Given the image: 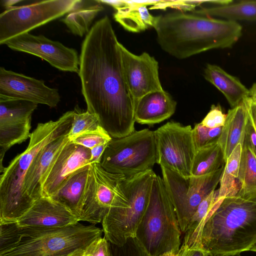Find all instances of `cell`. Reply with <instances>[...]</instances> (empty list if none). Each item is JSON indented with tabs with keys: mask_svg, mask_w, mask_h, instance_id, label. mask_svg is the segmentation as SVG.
<instances>
[{
	"mask_svg": "<svg viewBox=\"0 0 256 256\" xmlns=\"http://www.w3.org/2000/svg\"><path fill=\"white\" fill-rule=\"evenodd\" d=\"M37 104L0 96V172L2 160L12 146L30 138L32 116Z\"/></svg>",
	"mask_w": 256,
	"mask_h": 256,
	"instance_id": "13",
	"label": "cell"
},
{
	"mask_svg": "<svg viewBox=\"0 0 256 256\" xmlns=\"http://www.w3.org/2000/svg\"><path fill=\"white\" fill-rule=\"evenodd\" d=\"M74 110L68 111L56 120L38 124L31 133L26 148L4 168L0 176V224L16 222L31 208L22 193L28 170L44 147L68 134Z\"/></svg>",
	"mask_w": 256,
	"mask_h": 256,
	"instance_id": "5",
	"label": "cell"
},
{
	"mask_svg": "<svg viewBox=\"0 0 256 256\" xmlns=\"http://www.w3.org/2000/svg\"><path fill=\"white\" fill-rule=\"evenodd\" d=\"M73 110L72 127L68 134L70 140L101 126L97 117L88 111L82 112L78 108H76Z\"/></svg>",
	"mask_w": 256,
	"mask_h": 256,
	"instance_id": "31",
	"label": "cell"
},
{
	"mask_svg": "<svg viewBox=\"0 0 256 256\" xmlns=\"http://www.w3.org/2000/svg\"><path fill=\"white\" fill-rule=\"evenodd\" d=\"M192 12L213 18L220 17L227 20H256V0H242L224 6L202 8Z\"/></svg>",
	"mask_w": 256,
	"mask_h": 256,
	"instance_id": "27",
	"label": "cell"
},
{
	"mask_svg": "<svg viewBox=\"0 0 256 256\" xmlns=\"http://www.w3.org/2000/svg\"><path fill=\"white\" fill-rule=\"evenodd\" d=\"M103 230L79 222L63 228L21 227L0 224V256H82Z\"/></svg>",
	"mask_w": 256,
	"mask_h": 256,
	"instance_id": "3",
	"label": "cell"
},
{
	"mask_svg": "<svg viewBox=\"0 0 256 256\" xmlns=\"http://www.w3.org/2000/svg\"><path fill=\"white\" fill-rule=\"evenodd\" d=\"M90 150L70 140L62 148L48 172L42 186V196L50 197L78 170L90 164Z\"/></svg>",
	"mask_w": 256,
	"mask_h": 256,
	"instance_id": "17",
	"label": "cell"
},
{
	"mask_svg": "<svg viewBox=\"0 0 256 256\" xmlns=\"http://www.w3.org/2000/svg\"><path fill=\"white\" fill-rule=\"evenodd\" d=\"M119 46L124 78L134 102L151 92L164 90L154 58L146 52L134 54L120 42Z\"/></svg>",
	"mask_w": 256,
	"mask_h": 256,
	"instance_id": "15",
	"label": "cell"
},
{
	"mask_svg": "<svg viewBox=\"0 0 256 256\" xmlns=\"http://www.w3.org/2000/svg\"><path fill=\"white\" fill-rule=\"evenodd\" d=\"M70 141L68 134L63 135L44 147L36 156L24 178L22 193L32 206L42 196V186L48 172L62 148Z\"/></svg>",
	"mask_w": 256,
	"mask_h": 256,
	"instance_id": "19",
	"label": "cell"
},
{
	"mask_svg": "<svg viewBox=\"0 0 256 256\" xmlns=\"http://www.w3.org/2000/svg\"><path fill=\"white\" fill-rule=\"evenodd\" d=\"M152 170L125 176L124 186L129 200L126 208H110L102 222L104 237L112 244L122 246L135 238L148 206L152 182Z\"/></svg>",
	"mask_w": 256,
	"mask_h": 256,
	"instance_id": "7",
	"label": "cell"
},
{
	"mask_svg": "<svg viewBox=\"0 0 256 256\" xmlns=\"http://www.w3.org/2000/svg\"><path fill=\"white\" fill-rule=\"evenodd\" d=\"M248 200H252V201H253V202H256V194L250 197Z\"/></svg>",
	"mask_w": 256,
	"mask_h": 256,
	"instance_id": "45",
	"label": "cell"
},
{
	"mask_svg": "<svg viewBox=\"0 0 256 256\" xmlns=\"http://www.w3.org/2000/svg\"><path fill=\"white\" fill-rule=\"evenodd\" d=\"M243 145L248 146L256 156V130L249 116L246 126Z\"/></svg>",
	"mask_w": 256,
	"mask_h": 256,
	"instance_id": "38",
	"label": "cell"
},
{
	"mask_svg": "<svg viewBox=\"0 0 256 256\" xmlns=\"http://www.w3.org/2000/svg\"><path fill=\"white\" fill-rule=\"evenodd\" d=\"M190 126L168 122L154 131L156 162L160 166L188 178L196 150Z\"/></svg>",
	"mask_w": 256,
	"mask_h": 256,
	"instance_id": "12",
	"label": "cell"
},
{
	"mask_svg": "<svg viewBox=\"0 0 256 256\" xmlns=\"http://www.w3.org/2000/svg\"><path fill=\"white\" fill-rule=\"evenodd\" d=\"M208 0H158L157 3L152 6L150 9H165L172 8L183 11H193L196 6Z\"/></svg>",
	"mask_w": 256,
	"mask_h": 256,
	"instance_id": "35",
	"label": "cell"
},
{
	"mask_svg": "<svg viewBox=\"0 0 256 256\" xmlns=\"http://www.w3.org/2000/svg\"><path fill=\"white\" fill-rule=\"evenodd\" d=\"M124 176L106 172L100 164H91L79 221L95 224L102 222L110 208L128 207Z\"/></svg>",
	"mask_w": 256,
	"mask_h": 256,
	"instance_id": "9",
	"label": "cell"
},
{
	"mask_svg": "<svg viewBox=\"0 0 256 256\" xmlns=\"http://www.w3.org/2000/svg\"><path fill=\"white\" fill-rule=\"evenodd\" d=\"M82 256H112L110 243L105 237L100 238L88 246Z\"/></svg>",
	"mask_w": 256,
	"mask_h": 256,
	"instance_id": "37",
	"label": "cell"
},
{
	"mask_svg": "<svg viewBox=\"0 0 256 256\" xmlns=\"http://www.w3.org/2000/svg\"><path fill=\"white\" fill-rule=\"evenodd\" d=\"M182 256H212L210 253L205 251L202 248H188V247L186 246V248H185Z\"/></svg>",
	"mask_w": 256,
	"mask_h": 256,
	"instance_id": "40",
	"label": "cell"
},
{
	"mask_svg": "<svg viewBox=\"0 0 256 256\" xmlns=\"http://www.w3.org/2000/svg\"><path fill=\"white\" fill-rule=\"evenodd\" d=\"M108 144H100L90 149L91 164H100L103 154Z\"/></svg>",
	"mask_w": 256,
	"mask_h": 256,
	"instance_id": "39",
	"label": "cell"
},
{
	"mask_svg": "<svg viewBox=\"0 0 256 256\" xmlns=\"http://www.w3.org/2000/svg\"><path fill=\"white\" fill-rule=\"evenodd\" d=\"M248 116L256 130V104L253 103L249 98L246 99Z\"/></svg>",
	"mask_w": 256,
	"mask_h": 256,
	"instance_id": "41",
	"label": "cell"
},
{
	"mask_svg": "<svg viewBox=\"0 0 256 256\" xmlns=\"http://www.w3.org/2000/svg\"><path fill=\"white\" fill-rule=\"evenodd\" d=\"M4 44L12 50L38 56L59 70L78 73L80 57L77 52L44 36L24 33Z\"/></svg>",
	"mask_w": 256,
	"mask_h": 256,
	"instance_id": "14",
	"label": "cell"
},
{
	"mask_svg": "<svg viewBox=\"0 0 256 256\" xmlns=\"http://www.w3.org/2000/svg\"><path fill=\"white\" fill-rule=\"evenodd\" d=\"M224 166L206 175L186 178L160 166L162 180L182 233L186 231L190 219L201 202L216 190Z\"/></svg>",
	"mask_w": 256,
	"mask_h": 256,
	"instance_id": "10",
	"label": "cell"
},
{
	"mask_svg": "<svg viewBox=\"0 0 256 256\" xmlns=\"http://www.w3.org/2000/svg\"><path fill=\"white\" fill-rule=\"evenodd\" d=\"M222 127L210 128L200 122L196 124L192 130L193 140L196 151L208 145L218 142Z\"/></svg>",
	"mask_w": 256,
	"mask_h": 256,
	"instance_id": "32",
	"label": "cell"
},
{
	"mask_svg": "<svg viewBox=\"0 0 256 256\" xmlns=\"http://www.w3.org/2000/svg\"><path fill=\"white\" fill-rule=\"evenodd\" d=\"M110 246L112 256H150L136 238H129L122 246L110 243Z\"/></svg>",
	"mask_w": 256,
	"mask_h": 256,
	"instance_id": "34",
	"label": "cell"
},
{
	"mask_svg": "<svg viewBox=\"0 0 256 256\" xmlns=\"http://www.w3.org/2000/svg\"><path fill=\"white\" fill-rule=\"evenodd\" d=\"M119 44L109 18L98 20L82 42L78 73L87 110L112 138L132 133L136 122Z\"/></svg>",
	"mask_w": 256,
	"mask_h": 256,
	"instance_id": "1",
	"label": "cell"
},
{
	"mask_svg": "<svg viewBox=\"0 0 256 256\" xmlns=\"http://www.w3.org/2000/svg\"><path fill=\"white\" fill-rule=\"evenodd\" d=\"M242 152V145L238 144L227 158L220 181L218 197L223 199L237 193V182Z\"/></svg>",
	"mask_w": 256,
	"mask_h": 256,
	"instance_id": "30",
	"label": "cell"
},
{
	"mask_svg": "<svg viewBox=\"0 0 256 256\" xmlns=\"http://www.w3.org/2000/svg\"><path fill=\"white\" fill-rule=\"evenodd\" d=\"M226 162L218 142L204 147L196 152L191 176H202L214 172L224 166Z\"/></svg>",
	"mask_w": 256,
	"mask_h": 256,
	"instance_id": "29",
	"label": "cell"
},
{
	"mask_svg": "<svg viewBox=\"0 0 256 256\" xmlns=\"http://www.w3.org/2000/svg\"><path fill=\"white\" fill-rule=\"evenodd\" d=\"M157 2L124 0V6L116 10L114 18L124 28L131 32H139L150 27L154 28L158 16L151 14L147 6H153Z\"/></svg>",
	"mask_w": 256,
	"mask_h": 256,
	"instance_id": "22",
	"label": "cell"
},
{
	"mask_svg": "<svg viewBox=\"0 0 256 256\" xmlns=\"http://www.w3.org/2000/svg\"><path fill=\"white\" fill-rule=\"evenodd\" d=\"M181 232L162 178L156 174L148 203L135 238L150 256H158L179 250Z\"/></svg>",
	"mask_w": 256,
	"mask_h": 256,
	"instance_id": "6",
	"label": "cell"
},
{
	"mask_svg": "<svg viewBox=\"0 0 256 256\" xmlns=\"http://www.w3.org/2000/svg\"><path fill=\"white\" fill-rule=\"evenodd\" d=\"M22 0H3L2 5L6 8L14 6V4L22 2Z\"/></svg>",
	"mask_w": 256,
	"mask_h": 256,
	"instance_id": "44",
	"label": "cell"
},
{
	"mask_svg": "<svg viewBox=\"0 0 256 256\" xmlns=\"http://www.w3.org/2000/svg\"><path fill=\"white\" fill-rule=\"evenodd\" d=\"M185 248L186 246L184 244H182L180 246L179 250L177 252H167L158 256H182Z\"/></svg>",
	"mask_w": 256,
	"mask_h": 256,
	"instance_id": "43",
	"label": "cell"
},
{
	"mask_svg": "<svg viewBox=\"0 0 256 256\" xmlns=\"http://www.w3.org/2000/svg\"><path fill=\"white\" fill-rule=\"evenodd\" d=\"M154 28L162 49L178 59L230 48L242 34V26L237 22L182 11L158 16Z\"/></svg>",
	"mask_w": 256,
	"mask_h": 256,
	"instance_id": "2",
	"label": "cell"
},
{
	"mask_svg": "<svg viewBox=\"0 0 256 256\" xmlns=\"http://www.w3.org/2000/svg\"><path fill=\"white\" fill-rule=\"evenodd\" d=\"M78 222V218L64 206L50 197L42 196L15 222L21 227L53 228Z\"/></svg>",
	"mask_w": 256,
	"mask_h": 256,
	"instance_id": "18",
	"label": "cell"
},
{
	"mask_svg": "<svg viewBox=\"0 0 256 256\" xmlns=\"http://www.w3.org/2000/svg\"><path fill=\"white\" fill-rule=\"evenodd\" d=\"M112 139L110 134L100 126L96 130L80 134L70 140L90 150L97 146L108 144Z\"/></svg>",
	"mask_w": 256,
	"mask_h": 256,
	"instance_id": "33",
	"label": "cell"
},
{
	"mask_svg": "<svg viewBox=\"0 0 256 256\" xmlns=\"http://www.w3.org/2000/svg\"><path fill=\"white\" fill-rule=\"evenodd\" d=\"M218 195V189L214 190L198 206L184 233L183 244L188 248L194 247L204 224L224 199H220Z\"/></svg>",
	"mask_w": 256,
	"mask_h": 256,
	"instance_id": "26",
	"label": "cell"
},
{
	"mask_svg": "<svg viewBox=\"0 0 256 256\" xmlns=\"http://www.w3.org/2000/svg\"><path fill=\"white\" fill-rule=\"evenodd\" d=\"M156 162L154 131L145 128L124 137L112 138L100 164L108 172L130 176L152 170Z\"/></svg>",
	"mask_w": 256,
	"mask_h": 256,
	"instance_id": "8",
	"label": "cell"
},
{
	"mask_svg": "<svg viewBox=\"0 0 256 256\" xmlns=\"http://www.w3.org/2000/svg\"><path fill=\"white\" fill-rule=\"evenodd\" d=\"M76 1L42 0L6 8L0 14V44L67 14Z\"/></svg>",
	"mask_w": 256,
	"mask_h": 256,
	"instance_id": "11",
	"label": "cell"
},
{
	"mask_svg": "<svg viewBox=\"0 0 256 256\" xmlns=\"http://www.w3.org/2000/svg\"><path fill=\"white\" fill-rule=\"evenodd\" d=\"M256 194V156L246 146L242 152L236 196L248 200Z\"/></svg>",
	"mask_w": 256,
	"mask_h": 256,
	"instance_id": "28",
	"label": "cell"
},
{
	"mask_svg": "<svg viewBox=\"0 0 256 256\" xmlns=\"http://www.w3.org/2000/svg\"><path fill=\"white\" fill-rule=\"evenodd\" d=\"M90 164L84 166L74 172L58 190L50 196L68 209L78 220Z\"/></svg>",
	"mask_w": 256,
	"mask_h": 256,
	"instance_id": "23",
	"label": "cell"
},
{
	"mask_svg": "<svg viewBox=\"0 0 256 256\" xmlns=\"http://www.w3.org/2000/svg\"><path fill=\"white\" fill-rule=\"evenodd\" d=\"M256 242V202L225 198L204 224L194 248L212 256H240Z\"/></svg>",
	"mask_w": 256,
	"mask_h": 256,
	"instance_id": "4",
	"label": "cell"
},
{
	"mask_svg": "<svg viewBox=\"0 0 256 256\" xmlns=\"http://www.w3.org/2000/svg\"><path fill=\"white\" fill-rule=\"evenodd\" d=\"M226 114H224L219 104H212L210 110L201 122L204 126L210 128L222 127L226 120Z\"/></svg>",
	"mask_w": 256,
	"mask_h": 256,
	"instance_id": "36",
	"label": "cell"
},
{
	"mask_svg": "<svg viewBox=\"0 0 256 256\" xmlns=\"http://www.w3.org/2000/svg\"><path fill=\"white\" fill-rule=\"evenodd\" d=\"M103 10L99 0H77L72 9L61 21L73 34L82 36L88 34L92 22Z\"/></svg>",
	"mask_w": 256,
	"mask_h": 256,
	"instance_id": "25",
	"label": "cell"
},
{
	"mask_svg": "<svg viewBox=\"0 0 256 256\" xmlns=\"http://www.w3.org/2000/svg\"><path fill=\"white\" fill-rule=\"evenodd\" d=\"M0 96L56 107L60 100L57 89L39 80L0 68Z\"/></svg>",
	"mask_w": 256,
	"mask_h": 256,
	"instance_id": "16",
	"label": "cell"
},
{
	"mask_svg": "<svg viewBox=\"0 0 256 256\" xmlns=\"http://www.w3.org/2000/svg\"><path fill=\"white\" fill-rule=\"evenodd\" d=\"M250 250L256 252V242L252 248Z\"/></svg>",
	"mask_w": 256,
	"mask_h": 256,
	"instance_id": "46",
	"label": "cell"
},
{
	"mask_svg": "<svg viewBox=\"0 0 256 256\" xmlns=\"http://www.w3.org/2000/svg\"><path fill=\"white\" fill-rule=\"evenodd\" d=\"M248 113L246 99L238 105L229 110L222 126L218 142L220 143L226 162L236 146L243 144Z\"/></svg>",
	"mask_w": 256,
	"mask_h": 256,
	"instance_id": "21",
	"label": "cell"
},
{
	"mask_svg": "<svg viewBox=\"0 0 256 256\" xmlns=\"http://www.w3.org/2000/svg\"><path fill=\"white\" fill-rule=\"evenodd\" d=\"M248 98L251 101L256 104V82L254 83L248 90Z\"/></svg>",
	"mask_w": 256,
	"mask_h": 256,
	"instance_id": "42",
	"label": "cell"
},
{
	"mask_svg": "<svg viewBox=\"0 0 256 256\" xmlns=\"http://www.w3.org/2000/svg\"><path fill=\"white\" fill-rule=\"evenodd\" d=\"M176 102L164 90L148 93L134 102L135 121L140 124L160 123L175 112Z\"/></svg>",
	"mask_w": 256,
	"mask_h": 256,
	"instance_id": "20",
	"label": "cell"
},
{
	"mask_svg": "<svg viewBox=\"0 0 256 256\" xmlns=\"http://www.w3.org/2000/svg\"><path fill=\"white\" fill-rule=\"evenodd\" d=\"M204 77L223 94L232 108L248 98V90L239 79L216 65L208 64Z\"/></svg>",
	"mask_w": 256,
	"mask_h": 256,
	"instance_id": "24",
	"label": "cell"
}]
</instances>
